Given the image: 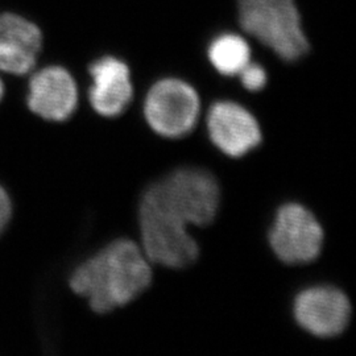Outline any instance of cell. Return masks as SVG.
<instances>
[{"instance_id":"obj_1","label":"cell","mask_w":356,"mask_h":356,"mask_svg":"<svg viewBox=\"0 0 356 356\" xmlns=\"http://www.w3.org/2000/svg\"><path fill=\"white\" fill-rule=\"evenodd\" d=\"M151 282V261L140 245L120 239L76 268L70 286L89 301L94 312L103 314L132 302Z\"/></svg>"},{"instance_id":"obj_2","label":"cell","mask_w":356,"mask_h":356,"mask_svg":"<svg viewBox=\"0 0 356 356\" xmlns=\"http://www.w3.org/2000/svg\"><path fill=\"white\" fill-rule=\"evenodd\" d=\"M141 250L147 259L166 268L188 267L193 264L200 248L188 231V225L172 213L148 188L139 206Z\"/></svg>"},{"instance_id":"obj_3","label":"cell","mask_w":356,"mask_h":356,"mask_svg":"<svg viewBox=\"0 0 356 356\" xmlns=\"http://www.w3.org/2000/svg\"><path fill=\"white\" fill-rule=\"evenodd\" d=\"M239 22L284 61H297L309 51L294 0H239Z\"/></svg>"},{"instance_id":"obj_4","label":"cell","mask_w":356,"mask_h":356,"mask_svg":"<svg viewBox=\"0 0 356 356\" xmlns=\"http://www.w3.org/2000/svg\"><path fill=\"white\" fill-rule=\"evenodd\" d=\"M152 188L188 226H207L216 219L220 191L216 177L204 169H178Z\"/></svg>"},{"instance_id":"obj_5","label":"cell","mask_w":356,"mask_h":356,"mask_svg":"<svg viewBox=\"0 0 356 356\" xmlns=\"http://www.w3.org/2000/svg\"><path fill=\"white\" fill-rule=\"evenodd\" d=\"M200 108V97L189 83L166 78L156 82L148 91L144 115L156 134L168 139H178L195 127Z\"/></svg>"},{"instance_id":"obj_6","label":"cell","mask_w":356,"mask_h":356,"mask_svg":"<svg viewBox=\"0 0 356 356\" xmlns=\"http://www.w3.org/2000/svg\"><path fill=\"white\" fill-rule=\"evenodd\" d=\"M323 229L317 218L297 204L279 209L269 232V244L277 259L289 266L307 264L318 257L323 245Z\"/></svg>"},{"instance_id":"obj_7","label":"cell","mask_w":356,"mask_h":356,"mask_svg":"<svg viewBox=\"0 0 356 356\" xmlns=\"http://www.w3.org/2000/svg\"><path fill=\"white\" fill-rule=\"evenodd\" d=\"M294 317L312 335L332 338L346 330L351 317V305L343 292L331 286H316L297 296Z\"/></svg>"},{"instance_id":"obj_8","label":"cell","mask_w":356,"mask_h":356,"mask_svg":"<svg viewBox=\"0 0 356 356\" xmlns=\"http://www.w3.org/2000/svg\"><path fill=\"white\" fill-rule=\"evenodd\" d=\"M210 139L229 157H242L261 143V129L254 115L241 104L216 102L207 115Z\"/></svg>"},{"instance_id":"obj_9","label":"cell","mask_w":356,"mask_h":356,"mask_svg":"<svg viewBox=\"0 0 356 356\" xmlns=\"http://www.w3.org/2000/svg\"><path fill=\"white\" fill-rule=\"evenodd\" d=\"M78 89L72 74L61 66H48L31 76L28 107L51 122H64L76 111Z\"/></svg>"},{"instance_id":"obj_10","label":"cell","mask_w":356,"mask_h":356,"mask_svg":"<svg viewBox=\"0 0 356 356\" xmlns=\"http://www.w3.org/2000/svg\"><path fill=\"white\" fill-rule=\"evenodd\" d=\"M42 36L36 24L15 13H0V72L31 73L41 51Z\"/></svg>"},{"instance_id":"obj_11","label":"cell","mask_w":356,"mask_h":356,"mask_svg":"<svg viewBox=\"0 0 356 356\" xmlns=\"http://www.w3.org/2000/svg\"><path fill=\"white\" fill-rule=\"evenodd\" d=\"M90 76L92 78L89 91L92 108L106 118L123 114L134 95L127 65L115 57H103L90 66Z\"/></svg>"},{"instance_id":"obj_12","label":"cell","mask_w":356,"mask_h":356,"mask_svg":"<svg viewBox=\"0 0 356 356\" xmlns=\"http://www.w3.org/2000/svg\"><path fill=\"white\" fill-rule=\"evenodd\" d=\"M209 60L223 76H239L251 63V49L244 38L226 33L216 38L209 47Z\"/></svg>"},{"instance_id":"obj_13","label":"cell","mask_w":356,"mask_h":356,"mask_svg":"<svg viewBox=\"0 0 356 356\" xmlns=\"http://www.w3.org/2000/svg\"><path fill=\"white\" fill-rule=\"evenodd\" d=\"M243 86L248 91H260L267 83L266 70L257 64L247 65L239 73Z\"/></svg>"},{"instance_id":"obj_14","label":"cell","mask_w":356,"mask_h":356,"mask_svg":"<svg viewBox=\"0 0 356 356\" xmlns=\"http://www.w3.org/2000/svg\"><path fill=\"white\" fill-rule=\"evenodd\" d=\"M11 214H13L11 200L7 194V191L0 186V234L3 232V229L7 227V225L11 219Z\"/></svg>"},{"instance_id":"obj_15","label":"cell","mask_w":356,"mask_h":356,"mask_svg":"<svg viewBox=\"0 0 356 356\" xmlns=\"http://www.w3.org/2000/svg\"><path fill=\"white\" fill-rule=\"evenodd\" d=\"M3 95H4V86H3V82H1V79H0V101H1Z\"/></svg>"}]
</instances>
